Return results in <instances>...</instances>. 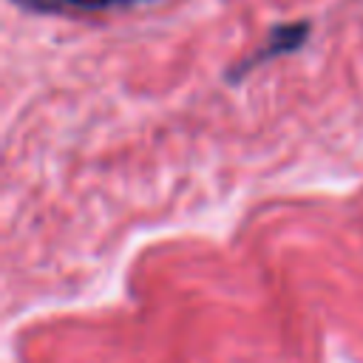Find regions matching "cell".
<instances>
[{
  "label": "cell",
  "instance_id": "1",
  "mask_svg": "<svg viewBox=\"0 0 363 363\" xmlns=\"http://www.w3.org/2000/svg\"><path fill=\"white\" fill-rule=\"evenodd\" d=\"M309 31H312V23H309V20L275 23V26L267 31L264 43H261L252 54L241 57L238 62H233V65L224 71V82L238 85V82H241L247 74H252L258 65H264V62H269V60H278V57H284V54L301 51V48L306 45V40H309Z\"/></svg>",
  "mask_w": 363,
  "mask_h": 363
},
{
  "label": "cell",
  "instance_id": "2",
  "mask_svg": "<svg viewBox=\"0 0 363 363\" xmlns=\"http://www.w3.org/2000/svg\"><path fill=\"white\" fill-rule=\"evenodd\" d=\"M11 3L31 14H62V11H105V9H122L150 0H11Z\"/></svg>",
  "mask_w": 363,
  "mask_h": 363
}]
</instances>
